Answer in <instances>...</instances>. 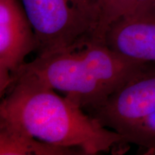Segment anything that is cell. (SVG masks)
<instances>
[{"instance_id":"277c9868","label":"cell","mask_w":155,"mask_h":155,"mask_svg":"<svg viewBox=\"0 0 155 155\" xmlns=\"http://www.w3.org/2000/svg\"><path fill=\"white\" fill-rule=\"evenodd\" d=\"M155 112V63H148L89 114L121 136L127 129Z\"/></svg>"},{"instance_id":"6da1fadb","label":"cell","mask_w":155,"mask_h":155,"mask_svg":"<svg viewBox=\"0 0 155 155\" xmlns=\"http://www.w3.org/2000/svg\"><path fill=\"white\" fill-rule=\"evenodd\" d=\"M0 124L85 155L125 146L124 137L104 127L51 87L28 76L17 77L0 104Z\"/></svg>"},{"instance_id":"ba28073f","label":"cell","mask_w":155,"mask_h":155,"mask_svg":"<svg viewBox=\"0 0 155 155\" xmlns=\"http://www.w3.org/2000/svg\"><path fill=\"white\" fill-rule=\"evenodd\" d=\"M121 136L127 144L142 148L144 154L155 155V112L137 122Z\"/></svg>"},{"instance_id":"8992f818","label":"cell","mask_w":155,"mask_h":155,"mask_svg":"<svg viewBox=\"0 0 155 155\" xmlns=\"http://www.w3.org/2000/svg\"><path fill=\"white\" fill-rule=\"evenodd\" d=\"M104 40L124 57L155 63V1L112 23Z\"/></svg>"},{"instance_id":"52a82bcc","label":"cell","mask_w":155,"mask_h":155,"mask_svg":"<svg viewBox=\"0 0 155 155\" xmlns=\"http://www.w3.org/2000/svg\"><path fill=\"white\" fill-rule=\"evenodd\" d=\"M73 155L82 150L54 145L0 124V155Z\"/></svg>"},{"instance_id":"9c48e42d","label":"cell","mask_w":155,"mask_h":155,"mask_svg":"<svg viewBox=\"0 0 155 155\" xmlns=\"http://www.w3.org/2000/svg\"><path fill=\"white\" fill-rule=\"evenodd\" d=\"M101 12L98 38L104 40V35L112 23L134 12L135 0H97Z\"/></svg>"},{"instance_id":"7a4b0ae2","label":"cell","mask_w":155,"mask_h":155,"mask_svg":"<svg viewBox=\"0 0 155 155\" xmlns=\"http://www.w3.org/2000/svg\"><path fill=\"white\" fill-rule=\"evenodd\" d=\"M147 63L124 57L96 40L80 49L37 56L22 65L15 78H33L89 113Z\"/></svg>"},{"instance_id":"5b68a950","label":"cell","mask_w":155,"mask_h":155,"mask_svg":"<svg viewBox=\"0 0 155 155\" xmlns=\"http://www.w3.org/2000/svg\"><path fill=\"white\" fill-rule=\"evenodd\" d=\"M36 35L20 0H0V96L14 81L25 58L38 50Z\"/></svg>"},{"instance_id":"3957f363","label":"cell","mask_w":155,"mask_h":155,"mask_svg":"<svg viewBox=\"0 0 155 155\" xmlns=\"http://www.w3.org/2000/svg\"><path fill=\"white\" fill-rule=\"evenodd\" d=\"M20 2L36 35L38 56L80 49L100 40L101 12L97 0Z\"/></svg>"},{"instance_id":"30bf717a","label":"cell","mask_w":155,"mask_h":155,"mask_svg":"<svg viewBox=\"0 0 155 155\" xmlns=\"http://www.w3.org/2000/svg\"><path fill=\"white\" fill-rule=\"evenodd\" d=\"M155 0H135V9L134 12L147 7L154 2Z\"/></svg>"}]
</instances>
